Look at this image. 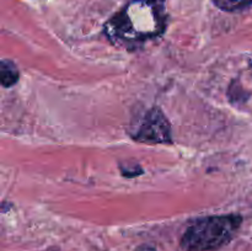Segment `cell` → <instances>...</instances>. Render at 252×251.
I'll return each instance as SVG.
<instances>
[{"label": "cell", "mask_w": 252, "mask_h": 251, "mask_svg": "<svg viewBox=\"0 0 252 251\" xmlns=\"http://www.w3.org/2000/svg\"><path fill=\"white\" fill-rule=\"evenodd\" d=\"M212 2L218 9L228 12L240 11L252 5V0H212Z\"/></svg>", "instance_id": "cell-5"}, {"label": "cell", "mask_w": 252, "mask_h": 251, "mask_svg": "<svg viewBox=\"0 0 252 251\" xmlns=\"http://www.w3.org/2000/svg\"><path fill=\"white\" fill-rule=\"evenodd\" d=\"M251 69H252V64H251Z\"/></svg>", "instance_id": "cell-9"}, {"label": "cell", "mask_w": 252, "mask_h": 251, "mask_svg": "<svg viewBox=\"0 0 252 251\" xmlns=\"http://www.w3.org/2000/svg\"><path fill=\"white\" fill-rule=\"evenodd\" d=\"M135 251H157V250H155L154 248H152V246L143 245V246H139V248H138Z\"/></svg>", "instance_id": "cell-8"}, {"label": "cell", "mask_w": 252, "mask_h": 251, "mask_svg": "<svg viewBox=\"0 0 252 251\" xmlns=\"http://www.w3.org/2000/svg\"><path fill=\"white\" fill-rule=\"evenodd\" d=\"M165 0H130L105 25L107 37L127 48L157 38L166 29Z\"/></svg>", "instance_id": "cell-1"}, {"label": "cell", "mask_w": 252, "mask_h": 251, "mask_svg": "<svg viewBox=\"0 0 252 251\" xmlns=\"http://www.w3.org/2000/svg\"><path fill=\"white\" fill-rule=\"evenodd\" d=\"M20 73L16 65L9 59H2L0 63V81L4 88H11L19 81Z\"/></svg>", "instance_id": "cell-4"}, {"label": "cell", "mask_w": 252, "mask_h": 251, "mask_svg": "<svg viewBox=\"0 0 252 251\" xmlns=\"http://www.w3.org/2000/svg\"><path fill=\"white\" fill-rule=\"evenodd\" d=\"M132 137L148 144H170L172 142L171 126L160 108H150L132 132Z\"/></svg>", "instance_id": "cell-3"}, {"label": "cell", "mask_w": 252, "mask_h": 251, "mask_svg": "<svg viewBox=\"0 0 252 251\" xmlns=\"http://www.w3.org/2000/svg\"><path fill=\"white\" fill-rule=\"evenodd\" d=\"M120 167H121V171H122L123 176H126V177L139 176V175L143 172V170L140 169L139 165H137V164L132 165V166H129V167H128V165L127 166H123V165H121Z\"/></svg>", "instance_id": "cell-7"}, {"label": "cell", "mask_w": 252, "mask_h": 251, "mask_svg": "<svg viewBox=\"0 0 252 251\" xmlns=\"http://www.w3.org/2000/svg\"><path fill=\"white\" fill-rule=\"evenodd\" d=\"M243 223L239 214L209 216L186 229L180 246L184 251H214L230 243Z\"/></svg>", "instance_id": "cell-2"}, {"label": "cell", "mask_w": 252, "mask_h": 251, "mask_svg": "<svg viewBox=\"0 0 252 251\" xmlns=\"http://www.w3.org/2000/svg\"><path fill=\"white\" fill-rule=\"evenodd\" d=\"M250 94L246 90H244L243 85L238 80L233 81V84L229 88V98L233 103H241L248 101Z\"/></svg>", "instance_id": "cell-6"}]
</instances>
